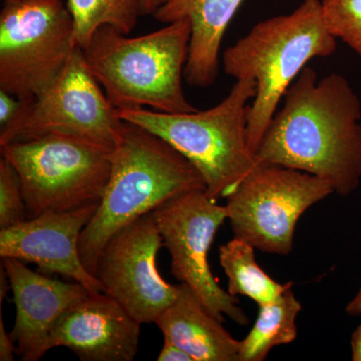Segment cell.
I'll return each instance as SVG.
<instances>
[{"label": "cell", "instance_id": "obj_11", "mask_svg": "<svg viewBox=\"0 0 361 361\" xmlns=\"http://www.w3.org/2000/svg\"><path fill=\"white\" fill-rule=\"evenodd\" d=\"M163 246L149 212L116 232L97 261L96 277L104 293L142 324L155 323L180 294V285L169 283L159 272L157 256Z\"/></svg>", "mask_w": 361, "mask_h": 361}, {"label": "cell", "instance_id": "obj_26", "mask_svg": "<svg viewBox=\"0 0 361 361\" xmlns=\"http://www.w3.org/2000/svg\"><path fill=\"white\" fill-rule=\"evenodd\" d=\"M351 353L353 361H361V323L351 337Z\"/></svg>", "mask_w": 361, "mask_h": 361}, {"label": "cell", "instance_id": "obj_6", "mask_svg": "<svg viewBox=\"0 0 361 361\" xmlns=\"http://www.w3.org/2000/svg\"><path fill=\"white\" fill-rule=\"evenodd\" d=\"M111 148L66 134L0 146L20 178L27 219L99 203L110 180Z\"/></svg>", "mask_w": 361, "mask_h": 361}, {"label": "cell", "instance_id": "obj_24", "mask_svg": "<svg viewBox=\"0 0 361 361\" xmlns=\"http://www.w3.org/2000/svg\"><path fill=\"white\" fill-rule=\"evenodd\" d=\"M14 355H16V344L11 338V334H7L4 318L0 314V360L13 361Z\"/></svg>", "mask_w": 361, "mask_h": 361}, {"label": "cell", "instance_id": "obj_20", "mask_svg": "<svg viewBox=\"0 0 361 361\" xmlns=\"http://www.w3.org/2000/svg\"><path fill=\"white\" fill-rule=\"evenodd\" d=\"M329 32L361 56V0H322Z\"/></svg>", "mask_w": 361, "mask_h": 361}, {"label": "cell", "instance_id": "obj_8", "mask_svg": "<svg viewBox=\"0 0 361 361\" xmlns=\"http://www.w3.org/2000/svg\"><path fill=\"white\" fill-rule=\"evenodd\" d=\"M332 193L331 185L316 176L259 165L226 198L225 206L235 237L266 253L287 255L301 216Z\"/></svg>", "mask_w": 361, "mask_h": 361}, {"label": "cell", "instance_id": "obj_4", "mask_svg": "<svg viewBox=\"0 0 361 361\" xmlns=\"http://www.w3.org/2000/svg\"><path fill=\"white\" fill-rule=\"evenodd\" d=\"M336 40L325 25L322 0H303L291 13L260 21L226 49L225 73L236 80H252L256 84L247 116L254 153L287 90L308 61L332 56Z\"/></svg>", "mask_w": 361, "mask_h": 361}, {"label": "cell", "instance_id": "obj_3", "mask_svg": "<svg viewBox=\"0 0 361 361\" xmlns=\"http://www.w3.org/2000/svg\"><path fill=\"white\" fill-rule=\"evenodd\" d=\"M168 25L137 37L102 25L82 49L90 73L116 110L151 106L168 114L198 111L183 89L191 23L180 18Z\"/></svg>", "mask_w": 361, "mask_h": 361}, {"label": "cell", "instance_id": "obj_19", "mask_svg": "<svg viewBox=\"0 0 361 361\" xmlns=\"http://www.w3.org/2000/svg\"><path fill=\"white\" fill-rule=\"evenodd\" d=\"M75 23V42L85 49L94 32L102 25H111L129 35L140 13L137 0H68Z\"/></svg>", "mask_w": 361, "mask_h": 361}, {"label": "cell", "instance_id": "obj_12", "mask_svg": "<svg viewBox=\"0 0 361 361\" xmlns=\"http://www.w3.org/2000/svg\"><path fill=\"white\" fill-rule=\"evenodd\" d=\"M99 203L49 212L0 230V256L33 263L44 272L71 277L92 292H104L80 258L78 241Z\"/></svg>", "mask_w": 361, "mask_h": 361}, {"label": "cell", "instance_id": "obj_21", "mask_svg": "<svg viewBox=\"0 0 361 361\" xmlns=\"http://www.w3.org/2000/svg\"><path fill=\"white\" fill-rule=\"evenodd\" d=\"M27 220L20 178L11 164L0 160V230Z\"/></svg>", "mask_w": 361, "mask_h": 361}, {"label": "cell", "instance_id": "obj_14", "mask_svg": "<svg viewBox=\"0 0 361 361\" xmlns=\"http://www.w3.org/2000/svg\"><path fill=\"white\" fill-rule=\"evenodd\" d=\"M16 308L11 338L16 355L37 361L49 351L47 341L63 312L92 291L80 283H66L39 274L18 259L1 258Z\"/></svg>", "mask_w": 361, "mask_h": 361}, {"label": "cell", "instance_id": "obj_16", "mask_svg": "<svg viewBox=\"0 0 361 361\" xmlns=\"http://www.w3.org/2000/svg\"><path fill=\"white\" fill-rule=\"evenodd\" d=\"M186 284H180L177 300L155 323L168 339L194 361H240V341L224 329Z\"/></svg>", "mask_w": 361, "mask_h": 361}, {"label": "cell", "instance_id": "obj_18", "mask_svg": "<svg viewBox=\"0 0 361 361\" xmlns=\"http://www.w3.org/2000/svg\"><path fill=\"white\" fill-rule=\"evenodd\" d=\"M219 257L228 279V292L233 296H247L262 305L292 287L291 282L278 283L264 272L256 261L254 247L245 240L235 237L220 247Z\"/></svg>", "mask_w": 361, "mask_h": 361}, {"label": "cell", "instance_id": "obj_13", "mask_svg": "<svg viewBox=\"0 0 361 361\" xmlns=\"http://www.w3.org/2000/svg\"><path fill=\"white\" fill-rule=\"evenodd\" d=\"M142 323L104 292H92L71 304L47 341L71 349L84 361H132L139 351Z\"/></svg>", "mask_w": 361, "mask_h": 361}, {"label": "cell", "instance_id": "obj_1", "mask_svg": "<svg viewBox=\"0 0 361 361\" xmlns=\"http://www.w3.org/2000/svg\"><path fill=\"white\" fill-rule=\"evenodd\" d=\"M255 155L259 165L295 169L348 196L361 180V103L348 78H318L305 66L283 97Z\"/></svg>", "mask_w": 361, "mask_h": 361}, {"label": "cell", "instance_id": "obj_9", "mask_svg": "<svg viewBox=\"0 0 361 361\" xmlns=\"http://www.w3.org/2000/svg\"><path fill=\"white\" fill-rule=\"evenodd\" d=\"M18 118L0 128V146L49 134H66L113 149L123 121L75 47L65 71L37 99H23Z\"/></svg>", "mask_w": 361, "mask_h": 361}, {"label": "cell", "instance_id": "obj_25", "mask_svg": "<svg viewBox=\"0 0 361 361\" xmlns=\"http://www.w3.org/2000/svg\"><path fill=\"white\" fill-rule=\"evenodd\" d=\"M169 0H137L141 16H154Z\"/></svg>", "mask_w": 361, "mask_h": 361}, {"label": "cell", "instance_id": "obj_27", "mask_svg": "<svg viewBox=\"0 0 361 361\" xmlns=\"http://www.w3.org/2000/svg\"><path fill=\"white\" fill-rule=\"evenodd\" d=\"M346 312L350 315H361V288L355 298L349 302Z\"/></svg>", "mask_w": 361, "mask_h": 361}, {"label": "cell", "instance_id": "obj_5", "mask_svg": "<svg viewBox=\"0 0 361 361\" xmlns=\"http://www.w3.org/2000/svg\"><path fill=\"white\" fill-rule=\"evenodd\" d=\"M255 94L254 80H239L220 104L207 111L168 114L139 108L118 115L158 135L191 161L203 177L207 195L218 201L259 166L249 145L247 118Z\"/></svg>", "mask_w": 361, "mask_h": 361}, {"label": "cell", "instance_id": "obj_7", "mask_svg": "<svg viewBox=\"0 0 361 361\" xmlns=\"http://www.w3.org/2000/svg\"><path fill=\"white\" fill-rule=\"evenodd\" d=\"M78 47L63 0H4L0 13V90L37 99L61 77Z\"/></svg>", "mask_w": 361, "mask_h": 361}, {"label": "cell", "instance_id": "obj_17", "mask_svg": "<svg viewBox=\"0 0 361 361\" xmlns=\"http://www.w3.org/2000/svg\"><path fill=\"white\" fill-rule=\"evenodd\" d=\"M302 306L291 288L272 302L259 305L255 324L240 341V361H263L275 346L292 343L297 337L296 318Z\"/></svg>", "mask_w": 361, "mask_h": 361}, {"label": "cell", "instance_id": "obj_2", "mask_svg": "<svg viewBox=\"0 0 361 361\" xmlns=\"http://www.w3.org/2000/svg\"><path fill=\"white\" fill-rule=\"evenodd\" d=\"M111 161L103 199L78 241L82 263L94 276L102 251L116 232L171 199L206 189L191 161L158 135L126 121Z\"/></svg>", "mask_w": 361, "mask_h": 361}, {"label": "cell", "instance_id": "obj_10", "mask_svg": "<svg viewBox=\"0 0 361 361\" xmlns=\"http://www.w3.org/2000/svg\"><path fill=\"white\" fill-rule=\"evenodd\" d=\"M153 213L176 279L186 284L221 322L226 315L242 326L248 325L238 298L221 288L208 262L216 233L228 219L226 206L218 205L204 190H197L171 199Z\"/></svg>", "mask_w": 361, "mask_h": 361}, {"label": "cell", "instance_id": "obj_22", "mask_svg": "<svg viewBox=\"0 0 361 361\" xmlns=\"http://www.w3.org/2000/svg\"><path fill=\"white\" fill-rule=\"evenodd\" d=\"M23 104V99L0 90V127L13 122L20 115Z\"/></svg>", "mask_w": 361, "mask_h": 361}, {"label": "cell", "instance_id": "obj_23", "mask_svg": "<svg viewBox=\"0 0 361 361\" xmlns=\"http://www.w3.org/2000/svg\"><path fill=\"white\" fill-rule=\"evenodd\" d=\"M158 361H194L193 357L183 350L175 343L164 338V345L161 348Z\"/></svg>", "mask_w": 361, "mask_h": 361}, {"label": "cell", "instance_id": "obj_15", "mask_svg": "<svg viewBox=\"0 0 361 361\" xmlns=\"http://www.w3.org/2000/svg\"><path fill=\"white\" fill-rule=\"evenodd\" d=\"M244 0H169L154 18L164 23L188 18L191 23L184 78L193 87L212 85L219 75L223 37Z\"/></svg>", "mask_w": 361, "mask_h": 361}]
</instances>
